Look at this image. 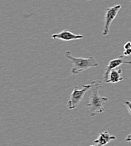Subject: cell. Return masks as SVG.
<instances>
[{"label": "cell", "mask_w": 131, "mask_h": 146, "mask_svg": "<svg viewBox=\"0 0 131 146\" xmlns=\"http://www.w3.org/2000/svg\"><path fill=\"white\" fill-rule=\"evenodd\" d=\"M101 80H96L91 82L90 88L91 96L89 102L87 104V107L90 110V115L94 116L97 113H100L104 111V105L108 101L109 98L104 96H101L99 94V90L101 87Z\"/></svg>", "instance_id": "cell-1"}, {"label": "cell", "mask_w": 131, "mask_h": 146, "mask_svg": "<svg viewBox=\"0 0 131 146\" xmlns=\"http://www.w3.org/2000/svg\"><path fill=\"white\" fill-rule=\"evenodd\" d=\"M121 5L114 6L112 7L108 8L106 10L105 15V23L103 28V35L106 36L108 35L110 32V26L113 20L116 17L119 10L121 8Z\"/></svg>", "instance_id": "cell-4"}, {"label": "cell", "mask_w": 131, "mask_h": 146, "mask_svg": "<svg viewBox=\"0 0 131 146\" xmlns=\"http://www.w3.org/2000/svg\"><path fill=\"white\" fill-rule=\"evenodd\" d=\"M126 142H131V134L127 136V138L126 139Z\"/></svg>", "instance_id": "cell-12"}, {"label": "cell", "mask_w": 131, "mask_h": 146, "mask_svg": "<svg viewBox=\"0 0 131 146\" xmlns=\"http://www.w3.org/2000/svg\"><path fill=\"white\" fill-rule=\"evenodd\" d=\"M123 55H120L119 58L111 60L105 69V72L104 74V80L105 82L109 79V74L111 71L115 68L119 66L122 64H131V61H125L123 60Z\"/></svg>", "instance_id": "cell-5"}, {"label": "cell", "mask_w": 131, "mask_h": 146, "mask_svg": "<svg viewBox=\"0 0 131 146\" xmlns=\"http://www.w3.org/2000/svg\"><path fill=\"white\" fill-rule=\"evenodd\" d=\"M51 37L54 39H60L64 41H70L72 40L82 39L84 38V36L81 35H75L67 31V29H65L59 33L53 34L52 35Z\"/></svg>", "instance_id": "cell-6"}, {"label": "cell", "mask_w": 131, "mask_h": 146, "mask_svg": "<svg viewBox=\"0 0 131 146\" xmlns=\"http://www.w3.org/2000/svg\"><path fill=\"white\" fill-rule=\"evenodd\" d=\"M124 50L131 49V41L127 42V43L124 44Z\"/></svg>", "instance_id": "cell-10"}, {"label": "cell", "mask_w": 131, "mask_h": 146, "mask_svg": "<svg viewBox=\"0 0 131 146\" xmlns=\"http://www.w3.org/2000/svg\"><path fill=\"white\" fill-rule=\"evenodd\" d=\"M64 55L66 58L70 60L73 65L71 69V73L72 74H77L89 68L96 67L99 65L98 62L93 57L88 58L75 57L72 55V52L69 50L66 51Z\"/></svg>", "instance_id": "cell-2"}, {"label": "cell", "mask_w": 131, "mask_h": 146, "mask_svg": "<svg viewBox=\"0 0 131 146\" xmlns=\"http://www.w3.org/2000/svg\"></svg>", "instance_id": "cell-13"}, {"label": "cell", "mask_w": 131, "mask_h": 146, "mask_svg": "<svg viewBox=\"0 0 131 146\" xmlns=\"http://www.w3.org/2000/svg\"><path fill=\"white\" fill-rule=\"evenodd\" d=\"M123 104L126 105V106L127 108V109H128V111L130 113L131 115V102L129 101H125L123 102Z\"/></svg>", "instance_id": "cell-9"}, {"label": "cell", "mask_w": 131, "mask_h": 146, "mask_svg": "<svg viewBox=\"0 0 131 146\" xmlns=\"http://www.w3.org/2000/svg\"><path fill=\"white\" fill-rule=\"evenodd\" d=\"M124 55L125 56H131V49L130 50H124V52L123 53Z\"/></svg>", "instance_id": "cell-11"}, {"label": "cell", "mask_w": 131, "mask_h": 146, "mask_svg": "<svg viewBox=\"0 0 131 146\" xmlns=\"http://www.w3.org/2000/svg\"><path fill=\"white\" fill-rule=\"evenodd\" d=\"M123 80V77L122 75V69L120 68L118 69L115 68L111 71L109 74V78L105 82V83H115Z\"/></svg>", "instance_id": "cell-8"}, {"label": "cell", "mask_w": 131, "mask_h": 146, "mask_svg": "<svg viewBox=\"0 0 131 146\" xmlns=\"http://www.w3.org/2000/svg\"><path fill=\"white\" fill-rule=\"evenodd\" d=\"M115 136L111 135L108 131L101 132L99 134L97 139L94 141V144L92 146H105L111 141L115 140Z\"/></svg>", "instance_id": "cell-7"}, {"label": "cell", "mask_w": 131, "mask_h": 146, "mask_svg": "<svg viewBox=\"0 0 131 146\" xmlns=\"http://www.w3.org/2000/svg\"><path fill=\"white\" fill-rule=\"evenodd\" d=\"M91 84L82 86V90H78V87H75L74 91L70 95V100L67 102V107L69 110H73L76 108L84 98L86 92L90 90Z\"/></svg>", "instance_id": "cell-3"}]
</instances>
